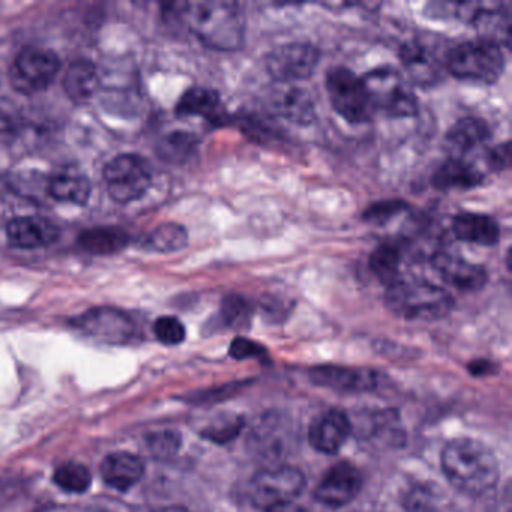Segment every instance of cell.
Instances as JSON below:
<instances>
[{"label":"cell","mask_w":512,"mask_h":512,"mask_svg":"<svg viewBox=\"0 0 512 512\" xmlns=\"http://www.w3.org/2000/svg\"><path fill=\"white\" fill-rule=\"evenodd\" d=\"M308 376L317 386L340 392H367L377 383V376L373 370L340 365H319L311 368Z\"/></svg>","instance_id":"cell-13"},{"label":"cell","mask_w":512,"mask_h":512,"mask_svg":"<svg viewBox=\"0 0 512 512\" xmlns=\"http://www.w3.org/2000/svg\"><path fill=\"white\" fill-rule=\"evenodd\" d=\"M145 473V464L137 455L130 452H113L101 464V476L110 487L119 491L133 488Z\"/></svg>","instance_id":"cell-18"},{"label":"cell","mask_w":512,"mask_h":512,"mask_svg":"<svg viewBox=\"0 0 512 512\" xmlns=\"http://www.w3.org/2000/svg\"><path fill=\"white\" fill-rule=\"evenodd\" d=\"M364 478L358 467L349 461H341L326 472L317 485L314 496L320 503L332 508L349 505L361 493Z\"/></svg>","instance_id":"cell-12"},{"label":"cell","mask_w":512,"mask_h":512,"mask_svg":"<svg viewBox=\"0 0 512 512\" xmlns=\"http://www.w3.org/2000/svg\"><path fill=\"white\" fill-rule=\"evenodd\" d=\"M130 244V236L118 227H100L86 230L80 235L79 245L83 250L97 256H109L124 250Z\"/></svg>","instance_id":"cell-27"},{"label":"cell","mask_w":512,"mask_h":512,"mask_svg":"<svg viewBox=\"0 0 512 512\" xmlns=\"http://www.w3.org/2000/svg\"><path fill=\"white\" fill-rule=\"evenodd\" d=\"M188 233L184 226L176 223L161 224L143 238V248L157 253H175L187 247Z\"/></svg>","instance_id":"cell-28"},{"label":"cell","mask_w":512,"mask_h":512,"mask_svg":"<svg viewBox=\"0 0 512 512\" xmlns=\"http://www.w3.org/2000/svg\"><path fill=\"white\" fill-rule=\"evenodd\" d=\"M91 193V181L76 167L59 169L49 181V194L56 202L85 206L91 199Z\"/></svg>","instance_id":"cell-22"},{"label":"cell","mask_w":512,"mask_h":512,"mask_svg":"<svg viewBox=\"0 0 512 512\" xmlns=\"http://www.w3.org/2000/svg\"><path fill=\"white\" fill-rule=\"evenodd\" d=\"M374 110L391 118H412L418 113V100L400 71L380 67L362 77Z\"/></svg>","instance_id":"cell-6"},{"label":"cell","mask_w":512,"mask_h":512,"mask_svg":"<svg viewBox=\"0 0 512 512\" xmlns=\"http://www.w3.org/2000/svg\"><path fill=\"white\" fill-rule=\"evenodd\" d=\"M505 55L496 44L475 40L458 44L446 56V70L464 82L491 85L505 70Z\"/></svg>","instance_id":"cell-4"},{"label":"cell","mask_w":512,"mask_h":512,"mask_svg":"<svg viewBox=\"0 0 512 512\" xmlns=\"http://www.w3.org/2000/svg\"><path fill=\"white\" fill-rule=\"evenodd\" d=\"M176 115L179 118L202 116L214 125H224V122L227 121V113L218 92H215L214 89L202 88V86L188 89L182 95L178 106H176Z\"/></svg>","instance_id":"cell-17"},{"label":"cell","mask_w":512,"mask_h":512,"mask_svg":"<svg viewBox=\"0 0 512 512\" xmlns=\"http://www.w3.org/2000/svg\"><path fill=\"white\" fill-rule=\"evenodd\" d=\"M157 512H190L188 509L182 508V506H170V508L160 509Z\"/></svg>","instance_id":"cell-41"},{"label":"cell","mask_w":512,"mask_h":512,"mask_svg":"<svg viewBox=\"0 0 512 512\" xmlns=\"http://www.w3.org/2000/svg\"><path fill=\"white\" fill-rule=\"evenodd\" d=\"M251 307L244 298L239 295H229L221 304V317L227 326L233 329H244L251 322Z\"/></svg>","instance_id":"cell-32"},{"label":"cell","mask_w":512,"mask_h":512,"mask_svg":"<svg viewBox=\"0 0 512 512\" xmlns=\"http://www.w3.org/2000/svg\"><path fill=\"white\" fill-rule=\"evenodd\" d=\"M154 332L155 337L161 343L166 344V346H178V344L185 340V335H187L184 323L178 317L173 316L160 317L155 322Z\"/></svg>","instance_id":"cell-35"},{"label":"cell","mask_w":512,"mask_h":512,"mask_svg":"<svg viewBox=\"0 0 512 512\" xmlns=\"http://www.w3.org/2000/svg\"><path fill=\"white\" fill-rule=\"evenodd\" d=\"M107 191L115 202L127 203L145 196L152 185V170L139 155H119L104 169Z\"/></svg>","instance_id":"cell-8"},{"label":"cell","mask_w":512,"mask_h":512,"mask_svg":"<svg viewBox=\"0 0 512 512\" xmlns=\"http://www.w3.org/2000/svg\"><path fill=\"white\" fill-rule=\"evenodd\" d=\"M244 428V419L241 416H230L215 422L211 427L203 431V436L212 442L227 443L235 439Z\"/></svg>","instance_id":"cell-36"},{"label":"cell","mask_w":512,"mask_h":512,"mask_svg":"<svg viewBox=\"0 0 512 512\" xmlns=\"http://www.w3.org/2000/svg\"><path fill=\"white\" fill-rule=\"evenodd\" d=\"M388 310L397 317L413 322L443 319L454 308L448 290L424 280H397L385 293Z\"/></svg>","instance_id":"cell-3"},{"label":"cell","mask_w":512,"mask_h":512,"mask_svg":"<svg viewBox=\"0 0 512 512\" xmlns=\"http://www.w3.org/2000/svg\"><path fill=\"white\" fill-rule=\"evenodd\" d=\"M230 356L235 359L263 358L266 356V349L256 341L248 340V338H235L232 346H230Z\"/></svg>","instance_id":"cell-38"},{"label":"cell","mask_w":512,"mask_h":512,"mask_svg":"<svg viewBox=\"0 0 512 512\" xmlns=\"http://www.w3.org/2000/svg\"><path fill=\"white\" fill-rule=\"evenodd\" d=\"M73 325L86 337L106 344H127L136 334L134 320L116 308H95L77 317Z\"/></svg>","instance_id":"cell-11"},{"label":"cell","mask_w":512,"mask_h":512,"mask_svg":"<svg viewBox=\"0 0 512 512\" xmlns=\"http://www.w3.org/2000/svg\"><path fill=\"white\" fill-rule=\"evenodd\" d=\"M401 250L392 242L379 245L370 256V269L386 286L400 280Z\"/></svg>","instance_id":"cell-29"},{"label":"cell","mask_w":512,"mask_h":512,"mask_svg":"<svg viewBox=\"0 0 512 512\" xmlns=\"http://www.w3.org/2000/svg\"><path fill=\"white\" fill-rule=\"evenodd\" d=\"M491 364L488 361H475L469 365V370L472 371L475 376H481V374L488 373L490 371Z\"/></svg>","instance_id":"cell-40"},{"label":"cell","mask_w":512,"mask_h":512,"mask_svg":"<svg viewBox=\"0 0 512 512\" xmlns=\"http://www.w3.org/2000/svg\"><path fill=\"white\" fill-rule=\"evenodd\" d=\"M434 271L455 289L463 292H476L487 284L488 274L485 268L469 262L463 257L440 251L431 259Z\"/></svg>","instance_id":"cell-14"},{"label":"cell","mask_w":512,"mask_h":512,"mask_svg":"<svg viewBox=\"0 0 512 512\" xmlns=\"http://www.w3.org/2000/svg\"><path fill=\"white\" fill-rule=\"evenodd\" d=\"M484 181V175L463 158H449L434 172L433 187L439 191H467L478 187Z\"/></svg>","instance_id":"cell-23"},{"label":"cell","mask_w":512,"mask_h":512,"mask_svg":"<svg viewBox=\"0 0 512 512\" xmlns=\"http://www.w3.org/2000/svg\"><path fill=\"white\" fill-rule=\"evenodd\" d=\"M197 146V139L187 131H176L161 142L160 154L172 163H184Z\"/></svg>","instance_id":"cell-31"},{"label":"cell","mask_w":512,"mask_h":512,"mask_svg":"<svg viewBox=\"0 0 512 512\" xmlns=\"http://www.w3.org/2000/svg\"><path fill=\"white\" fill-rule=\"evenodd\" d=\"M305 476L293 466H274L260 470L250 481L248 496L251 503L262 511H280L301 496Z\"/></svg>","instance_id":"cell-5"},{"label":"cell","mask_w":512,"mask_h":512,"mask_svg":"<svg viewBox=\"0 0 512 512\" xmlns=\"http://www.w3.org/2000/svg\"><path fill=\"white\" fill-rule=\"evenodd\" d=\"M320 52L310 43L283 44L272 50L266 61L269 76L277 82L289 85L310 79L319 64Z\"/></svg>","instance_id":"cell-10"},{"label":"cell","mask_w":512,"mask_h":512,"mask_svg":"<svg viewBox=\"0 0 512 512\" xmlns=\"http://www.w3.org/2000/svg\"><path fill=\"white\" fill-rule=\"evenodd\" d=\"M509 157H511V149H509V143H502V145L496 146L491 149L487 154V164L491 170L496 172H502L509 167Z\"/></svg>","instance_id":"cell-39"},{"label":"cell","mask_w":512,"mask_h":512,"mask_svg":"<svg viewBox=\"0 0 512 512\" xmlns=\"http://www.w3.org/2000/svg\"><path fill=\"white\" fill-rule=\"evenodd\" d=\"M490 127L482 119L464 118L455 122L445 136V149L449 154L464 155L488 142Z\"/></svg>","instance_id":"cell-24"},{"label":"cell","mask_w":512,"mask_h":512,"mask_svg":"<svg viewBox=\"0 0 512 512\" xmlns=\"http://www.w3.org/2000/svg\"><path fill=\"white\" fill-rule=\"evenodd\" d=\"M400 56L404 70L415 85L431 86L439 82V62L434 59L427 47L412 41L401 47Z\"/></svg>","instance_id":"cell-25"},{"label":"cell","mask_w":512,"mask_h":512,"mask_svg":"<svg viewBox=\"0 0 512 512\" xmlns=\"http://www.w3.org/2000/svg\"><path fill=\"white\" fill-rule=\"evenodd\" d=\"M148 448L158 460H167L181 448V436L175 431H157L148 436Z\"/></svg>","instance_id":"cell-34"},{"label":"cell","mask_w":512,"mask_h":512,"mask_svg":"<svg viewBox=\"0 0 512 512\" xmlns=\"http://www.w3.org/2000/svg\"><path fill=\"white\" fill-rule=\"evenodd\" d=\"M271 107L277 115L298 125H308L316 116L313 98L305 89L284 86L271 95Z\"/></svg>","instance_id":"cell-20"},{"label":"cell","mask_w":512,"mask_h":512,"mask_svg":"<svg viewBox=\"0 0 512 512\" xmlns=\"http://www.w3.org/2000/svg\"><path fill=\"white\" fill-rule=\"evenodd\" d=\"M100 76L91 61H77L68 67L64 77V91L71 101L86 103L97 94Z\"/></svg>","instance_id":"cell-26"},{"label":"cell","mask_w":512,"mask_h":512,"mask_svg":"<svg viewBox=\"0 0 512 512\" xmlns=\"http://www.w3.org/2000/svg\"><path fill=\"white\" fill-rule=\"evenodd\" d=\"M404 508L407 512H433L434 496L427 487H415L406 494Z\"/></svg>","instance_id":"cell-37"},{"label":"cell","mask_w":512,"mask_h":512,"mask_svg":"<svg viewBox=\"0 0 512 512\" xmlns=\"http://www.w3.org/2000/svg\"><path fill=\"white\" fill-rule=\"evenodd\" d=\"M7 235L14 247L37 250L58 241L59 227L47 218L20 217L10 221Z\"/></svg>","instance_id":"cell-16"},{"label":"cell","mask_w":512,"mask_h":512,"mask_svg":"<svg viewBox=\"0 0 512 512\" xmlns=\"http://www.w3.org/2000/svg\"><path fill=\"white\" fill-rule=\"evenodd\" d=\"M406 202L403 200H383V202L373 203L368 206L364 212V220L370 224H376V226H383L388 224L392 218L400 215L401 212L407 211Z\"/></svg>","instance_id":"cell-33"},{"label":"cell","mask_w":512,"mask_h":512,"mask_svg":"<svg viewBox=\"0 0 512 512\" xmlns=\"http://www.w3.org/2000/svg\"><path fill=\"white\" fill-rule=\"evenodd\" d=\"M452 233L455 238L467 244L493 247L499 242V224L490 215L464 212L458 214L452 221Z\"/></svg>","instance_id":"cell-21"},{"label":"cell","mask_w":512,"mask_h":512,"mask_svg":"<svg viewBox=\"0 0 512 512\" xmlns=\"http://www.w3.org/2000/svg\"><path fill=\"white\" fill-rule=\"evenodd\" d=\"M326 92L332 109L350 124H367L374 110L362 77L346 67H335L326 74Z\"/></svg>","instance_id":"cell-7"},{"label":"cell","mask_w":512,"mask_h":512,"mask_svg":"<svg viewBox=\"0 0 512 512\" xmlns=\"http://www.w3.org/2000/svg\"><path fill=\"white\" fill-rule=\"evenodd\" d=\"M172 13L209 49L235 52L244 46L245 17L232 0L172 5Z\"/></svg>","instance_id":"cell-1"},{"label":"cell","mask_w":512,"mask_h":512,"mask_svg":"<svg viewBox=\"0 0 512 512\" xmlns=\"http://www.w3.org/2000/svg\"><path fill=\"white\" fill-rule=\"evenodd\" d=\"M442 469L452 487L469 496L487 493L499 478L496 455L470 437L452 440L442 452Z\"/></svg>","instance_id":"cell-2"},{"label":"cell","mask_w":512,"mask_h":512,"mask_svg":"<svg viewBox=\"0 0 512 512\" xmlns=\"http://www.w3.org/2000/svg\"><path fill=\"white\" fill-rule=\"evenodd\" d=\"M59 70H61V59L55 52L28 47L20 52L11 67V85L20 94H37L55 82Z\"/></svg>","instance_id":"cell-9"},{"label":"cell","mask_w":512,"mask_h":512,"mask_svg":"<svg viewBox=\"0 0 512 512\" xmlns=\"http://www.w3.org/2000/svg\"><path fill=\"white\" fill-rule=\"evenodd\" d=\"M53 481L67 493H85L92 484L91 470L85 464H62L56 469Z\"/></svg>","instance_id":"cell-30"},{"label":"cell","mask_w":512,"mask_h":512,"mask_svg":"<svg viewBox=\"0 0 512 512\" xmlns=\"http://www.w3.org/2000/svg\"><path fill=\"white\" fill-rule=\"evenodd\" d=\"M352 433V422L344 410L331 409L311 424V445L319 452L337 454Z\"/></svg>","instance_id":"cell-15"},{"label":"cell","mask_w":512,"mask_h":512,"mask_svg":"<svg viewBox=\"0 0 512 512\" xmlns=\"http://www.w3.org/2000/svg\"><path fill=\"white\" fill-rule=\"evenodd\" d=\"M266 512H278V511H266Z\"/></svg>","instance_id":"cell-42"},{"label":"cell","mask_w":512,"mask_h":512,"mask_svg":"<svg viewBox=\"0 0 512 512\" xmlns=\"http://www.w3.org/2000/svg\"><path fill=\"white\" fill-rule=\"evenodd\" d=\"M481 40L496 44L500 49L511 44V10L508 4H481L473 19Z\"/></svg>","instance_id":"cell-19"}]
</instances>
